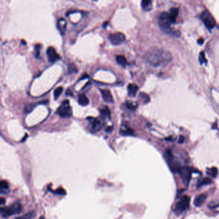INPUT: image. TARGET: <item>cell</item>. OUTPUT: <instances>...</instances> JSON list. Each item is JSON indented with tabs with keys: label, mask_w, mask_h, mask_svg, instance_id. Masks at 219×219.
<instances>
[{
	"label": "cell",
	"mask_w": 219,
	"mask_h": 219,
	"mask_svg": "<svg viewBox=\"0 0 219 219\" xmlns=\"http://www.w3.org/2000/svg\"><path fill=\"white\" fill-rule=\"evenodd\" d=\"M146 59L149 64L157 68L166 66L171 62L172 56L168 51L153 47L149 49L147 52Z\"/></svg>",
	"instance_id": "cell-1"
},
{
	"label": "cell",
	"mask_w": 219,
	"mask_h": 219,
	"mask_svg": "<svg viewBox=\"0 0 219 219\" xmlns=\"http://www.w3.org/2000/svg\"><path fill=\"white\" fill-rule=\"evenodd\" d=\"M159 26L162 32L170 36L179 37L181 36V32L179 30H174L170 26L168 20V14L166 12H162L159 18Z\"/></svg>",
	"instance_id": "cell-2"
},
{
	"label": "cell",
	"mask_w": 219,
	"mask_h": 219,
	"mask_svg": "<svg viewBox=\"0 0 219 219\" xmlns=\"http://www.w3.org/2000/svg\"><path fill=\"white\" fill-rule=\"evenodd\" d=\"M23 208L20 202H15L11 206L7 208H0V214L5 218L9 217L16 214L21 213Z\"/></svg>",
	"instance_id": "cell-3"
},
{
	"label": "cell",
	"mask_w": 219,
	"mask_h": 219,
	"mask_svg": "<svg viewBox=\"0 0 219 219\" xmlns=\"http://www.w3.org/2000/svg\"><path fill=\"white\" fill-rule=\"evenodd\" d=\"M189 197L184 195L176 203L174 208V212L177 215H179L184 212L188 208L189 205Z\"/></svg>",
	"instance_id": "cell-4"
},
{
	"label": "cell",
	"mask_w": 219,
	"mask_h": 219,
	"mask_svg": "<svg viewBox=\"0 0 219 219\" xmlns=\"http://www.w3.org/2000/svg\"><path fill=\"white\" fill-rule=\"evenodd\" d=\"M57 114L62 118H70L73 114L72 109L70 105L69 100H64L57 110Z\"/></svg>",
	"instance_id": "cell-5"
},
{
	"label": "cell",
	"mask_w": 219,
	"mask_h": 219,
	"mask_svg": "<svg viewBox=\"0 0 219 219\" xmlns=\"http://www.w3.org/2000/svg\"><path fill=\"white\" fill-rule=\"evenodd\" d=\"M201 19L205 24V26L210 30L216 26V21L215 19H214L210 12L208 11H204L203 12V13L201 15Z\"/></svg>",
	"instance_id": "cell-6"
},
{
	"label": "cell",
	"mask_w": 219,
	"mask_h": 219,
	"mask_svg": "<svg viewBox=\"0 0 219 219\" xmlns=\"http://www.w3.org/2000/svg\"><path fill=\"white\" fill-rule=\"evenodd\" d=\"M179 174L181 177L182 179H183V183L187 186L189 184V182L190 181L191 176V170L190 168H189L188 166L183 167V168H181L178 169Z\"/></svg>",
	"instance_id": "cell-7"
},
{
	"label": "cell",
	"mask_w": 219,
	"mask_h": 219,
	"mask_svg": "<svg viewBox=\"0 0 219 219\" xmlns=\"http://www.w3.org/2000/svg\"><path fill=\"white\" fill-rule=\"evenodd\" d=\"M109 40L113 45H119L125 41V36L122 32H116L110 34Z\"/></svg>",
	"instance_id": "cell-8"
},
{
	"label": "cell",
	"mask_w": 219,
	"mask_h": 219,
	"mask_svg": "<svg viewBox=\"0 0 219 219\" xmlns=\"http://www.w3.org/2000/svg\"><path fill=\"white\" fill-rule=\"evenodd\" d=\"M46 55L48 57V59L49 62H55L60 59V56L57 53L55 49L52 46L48 47L46 50Z\"/></svg>",
	"instance_id": "cell-9"
},
{
	"label": "cell",
	"mask_w": 219,
	"mask_h": 219,
	"mask_svg": "<svg viewBox=\"0 0 219 219\" xmlns=\"http://www.w3.org/2000/svg\"><path fill=\"white\" fill-rule=\"evenodd\" d=\"M100 92L102 93L103 100H104V102L107 103L114 102V99H113L112 95L109 89H100Z\"/></svg>",
	"instance_id": "cell-10"
},
{
	"label": "cell",
	"mask_w": 219,
	"mask_h": 219,
	"mask_svg": "<svg viewBox=\"0 0 219 219\" xmlns=\"http://www.w3.org/2000/svg\"><path fill=\"white\" fill-rule=\"evenodd\" d=\"M208 197V195L206 193H201L197 195L194 200V204L197 207H201L203 204L205 203Z\"/></svg>",
	"instance_id": "cell-11"
},
{
	"label": "cell",
	"mask_w": 219,
	"mask_h": 219,
	"mask_svg": "<svg viewBox=\"0 0 219 219\" xmlns=\"http://www.w3.org/2000/svg\"><path fill=\"white\" fill-rule=\"evenodd\" d=\"M179 14V9L178 8H172L168 14V20L170 23H175L176 21V18Z\"/></svg>",
	"instance_id": "cell-12"
},
{
	"label": "cell",
	"mask_w": 219,
	"mask_h": 219,
	"mask_svg": "<svg viewBox=\"0 0 219 219\" xmlns=\"http://www.w3.org/2000/svg\"><path fill=\"white\" fill-rule=\"evenodd\" d=\"M138 86L134 84H130L128 85V94L131 97H134L138 91Z\"/></svg>",
	"instance_id": "cell-13"
},
{
	"label": "cell",
	"mask_w": 219,
	"mask_h": 219,
	"mask_svg": "<svg viewBox=\"0 0 219 219\" xmlns=\"http://www.w3.org/2000/svg\"><path fill=\"white\" fill-rule=\"evenodd\" d=\"M91 128L94 131H98L102 127V123L98 119L91 118Z\"/></svg>",
	"instance_id": "cell-14"
},
{
	"label": "cell",
	"mask_w": 219,
	"mask_h": 219,
	"mask_svg": "<svg viewBox=\"0 0 219 219\" xmlns=\"http://www.w3.org/2000/svg\"><path fill=\"white\" fill-rule=\"evenodd\" d=\"M78 104H79L80 105L85 106V105H87L89 104V99H88V98L86 97L85 95L80 94L78 95Z\"/></svg>",
	"instance_id": "cell-15"
},
{
	"label": "cell",
	"mask_w": 219,
	"mask_h": 219,
	"mask_svg": "<svg viewBox=\"0 0 219 219\" xmlns=\"http://www.w3.org/2000/svg\"><path fill=\"white\" fill-rule=\"evenodd\" d=\"M36 216V212L35 211H29L26 213L24 214L21 216L17 217L16 219H34Z\"/></svg>",
	"instance_id": "cell-16"
},
{
	"label": "cell",
	"mask_w": 219,
	"mask_h": 219,
	"mask_svg": "<svg viewBox=\"0 0 219 219\" xmlns=\"http://www.w3.org/2000/svg\"><path fill=\"white\" fill-rule=\"evenodd\" d=\"M141 5V8L145 11H150L152 8V2L151 0H143Z\"/></svg>",
	"instance_id": "cell-17"
},
{
	"label": "cell",
	"mask_w": 219,
	"mask_h": 219,
	"mask_svg": "<svg viewBox=\"0 0 219 219\" xmlns=\"http://www.w3.org/2000/svg\"><path fill=\"white\" fill-rule=\"evenodd\" d=\"M57 28L61 32H64L66 28V22L64 19H59L57 21Z\"/></svg>",
	"instance_id": "cell-18"
},
{
	"label": "cell",
	"mask_w": 219,
	"mask_h": 219,
	"mask_svg": "<svg viewBox=\"0 0 219 219\" xmlns=\"http://www.w3.org/2000/svg\"><path fill=\"white\" fill-rule=\"evenodd\" d=\"M206 173H207L209 176H210L213 178H215L218 175V168L215 166H213L211 168H208L207 169Z\"/></svg>",
	"instance_id": "cell-19"
},
{
	"label": "cell",
	"mask_w": 219,
	"mask_h": 219,
	"mask_svg": "<svg viewBox=\"0 0 219 219\" xmlns=\"http://www.w3.org/2000/svg\"><path fill=\"white\" fill-rule=\"evenodd\" d=\"M120 132L123 136H130V135L134 134V130L127 127H125V129L122 128L120 129Z\"/></svg>",
	"instance_id": "cell-20"
},
{
	"label": "cell",
	"mask_w": 219,
	"mask_h": 219,
	"mask_svg": "<svg viewBox=\"0 0 219 219\" xmlns=\"http://www.w3.org/2000/svg\"><path fill=\"white\" fill-rule=\"evenodd\" d=\"M116 61H117L118 64H119L120 65L124 66V67H125V66H127V61L126 59V58H125L124 56H123V55H118L116 57Z\"/></svg>",
	"instance_id": "cell-21"
},
{
	"label": "cell",
	"mask_w": 219,
	"mask_h": 219,
	"mask_svg": "<svg viewBox=\"0 0 219 219\" xmlns=\"http://www.w3.org/2000/svg\"><path fill=\"white\" fill-rule=\"evenodd\" d=\"M211 183H212V181H211V179L210 178H204L203 179H202L201 181L198 182L197 187L198 188H200V187H201V186L208 185V184H211Z\"/></svg>",
	"instance_id": "cell-22"
},
{
	"label": "cell",
	"mask_w": 219,
	"mask_h": 219,
	"mask_svg": "<svg viewBox=\"0 0 219 219\" xmlns=\"http://www.w3.org/2000/svg\"><path fill=\"white\" fill-rule=\"evenodd\" d=\"M139 99L141 100L143 102V104H147V103H148L150 101L149 96L145 93H140L139 96Z\"/></svg>",
	"instance_id": "cell-23"
},
{
	"label": "cell",
	"mask_w": 219,
	"mask_h": 219,
	"mask_svg": "<svg viewBox=\"0 0 219 219\" xmlns=\"http://www.w3.org/2000/svg\"><path fill=\"white\" fill-rule=\"evenodd\" d=\"M125 105H126V107L128 109L131 110H136L137 107V104L135 102H130V101H127V102L125 103Z\"/></svg>",
	"instance_id": "cell-24"
},
{
	"label": "cell",
	"mask_w": 219,
	"mask_h": 219,
	"mask_svg": "<svg viewBox=\"0 0 219 219\" xmlns=\"http://www.w3.org/2000/svg\"><path fill=\"white\" fill-rule=\"evenodd\" d=\"M100 115L104 118H110V110L108 107H105L104 109L100 110Z\"/></svg>",
	"instance_id": "cell-25"
},
{
	"label": "cell",
	"mask_w": 219,
	"mask_h": 219,
	"mask_svg": "<svg viewBox=\"0 0 219 219\" xmlns=\"http://www.w3.org/2000/svg\"><path fill=\"white\" fill-rule=\"evenodd\" d=\"M51 192H53L54 193L57 194V195H64L66 194V190L62 188H59L58 189H57L56 190L53 191V190H50Z\"/></svg>",
	"instance_id": "cell-26"
},
{
	"label": "cell",
	"mask_w": 219,
	"mask_h": 219,
	"mask_svg": "<svg viewBox=\"0 0 219 219\" xmlns=\"http://www.w3.org/2000/svg\"><path fill=\"white\" fill-rule=\"evenodd\" d=\"M0 188L2 189H6V190H9V184L8 183V182L4 180L0 181Z\"/></svg>",
	"instance_id": "cell-27"
},
{
	"label": "cell",
	"mask_w": 219,
	"mask_h": 219,
	"mask_svg": "<svg viewBox=\"0 0 219 219\" xmlns=\"http://www.w3.org/2000/svg\"><path fill=\"white\" fill-rule=\"evenodd\" d=\"M62 91L63 88L62 87H59L55 90V91H54V97H55V99L58 98V97H59L61 93H62Z\"/></svg>",
	"instance_id": "cell-28"
},
{
	"label": "cell",
	"mask_w": 219,
	"mask_h": 219,
	"mask_svg": "<svg viewBox=\"0 0 219 219\" xmlns=\"http://www.w3.org/2000/svg\"><path fill=\"white\" fill-rule=\"evenodd\" d=\"M199 61H200L201 64H204L207 62V60L206 59L205 57V53H204V51H201L200 53V55H199Z\"/></svg>",
	"instance_id": "cell-29"
},
{
	"label": "cell",
	"mask_w": 219,
	"mask_h": 219,
	"mask_svg": "<svg viewBox=\"0 0 219 219\" xmlns=\"http://www.w3.org/2000/svg\"><path fill=\"white\" fill-rule=\"evenodd\" d=\"M33 108H34V105L32 104L27 105L25 107V108H24V112H25V113L30 112L32 110Z\"/></svg>",
	"instance_id": "cell-30"
},
{
	"label": "cell",
	"mask_w": 219,
	"mask_h": 219,
	"mask_svg": "<svg viewBox=\"0 0 219 219\" xmlns=\"http://www.w3.org/2000/svg\"><path fill=\"white\" fill-rule=\"evenodd\" d=\"M39 50H40V45L36 46V57H39Z\"/></svg>",
	"instance_id": "cell-31"
},
{
	"label": "cell",
	"mask_w": 219,
	"mask_h": 219,
	"mask_svg": "<svg viewBox=\"0 0 219 219\" xmlns=\"http://www.w3.org/2000/svg\"><path fill=\"white\" fill-rule=\"evenodd\" d=\"M9 190H6V189H2L0 188V194H7L8 193Z\"/></svg>",
	"instance_id": "cell-32"
},
{
	"label": "cell",
	"mask_w": 219,
	"mask_h": 219,
	"mask_svg": "<svg viewBox=\"0 0 219 219\" xmlns=\"http://www.w3.org/2000/svg\"><path fill=\"white\" fill-rule=\"evenodd\" d=\"M66 95L68 96H71V97H72V96H73V92L71 91V89H68L67 91H66Z\"/></svg>",
	"instance_id": "cell-33"
},
{
	"label": "cell",
	"mask_w": 219,
	"mask_h": 219,
	"mask_svg": "<svg viewBox=\"0 0 219 219\" xmlns=\"http://www.w3.org/2000/svg\"><path fill=\"white\" fill-rule=\"evenodd\" d=\"M6 200L3 197H0V205H3L5 203Z\"/></svg>",
	"instance_id": "cell-34"
},
{
	"label": "cell",
	"mask_w": 219,
	"mask_h": 219,
	"mask_svg": "<svg viewBox=\"0 0 219 219\" xmlns=\"http://www.w3.org/2000/svg\"><path fill=\"white\" fill-rule=\"evenodd\" d=\"M184 137H183V136H181L180 137H179V142L180 143H183V142H184Z\"/></svg>",
	"instance_id": "cell-35"
},
{
	"label": "cell",
	"mask_w": 219,
	"mask_h": 219,
	"mask_svg": "<svg viewBox=\"0 0 219 219\" xmlns=\"http://www.w3.org/2000/svg\"><path fill=\"white\" fill-rule=\"evenodd\" d=\"M112 130V127H108L106 129H105V131L107 132H109L111 131V130Z\"/></svg>",
	"instance_id": "cell-36"
},
{
	"label": "cell",
	"mask_w": 219,
	"mask_h": 219,
	"mask_svg": "<svg viewBox=\"0 0 219 219\" xmlns=\"http://www.w3.org/2000/svg\"><path fill=\"white\" fill-rule=\"evenodd\" d=\"M203 43H204V40L202 38H201L200 39H199L198 40V43L200 44V45H203Z\"/></svg>",
	"instance_id": "cell-37"
},
{
	"label": "cell",
	"mask_w": 219,
	"mask_h": 219,
	"mask_svg": "<svg viewBox=\"0 0 219 219\" xmlns=\"http://www.w3.org/2000/svg\"><path fill=\"white\" fill-rule=\"evenodd\" d=\"M212 129H217V122L215 123V125H213Z\"/></svg>",
	"instance_id": "cell-38"
},
{
	"label": "cell",
	"mask_w": 219,
	"mask_h": 219,
	"mask_svg": "<svg viewBox=\"0 0 219 219\" xmlns=\"http://www.w3.org/2000/svg\"><path fill=\"white\" fill-rule=\"evenodd\" d=\"M39 219H45V217H44V216H42V217H41Z\"/></svg>",
	"instance_id": "cell-39"
}]
</instances>
